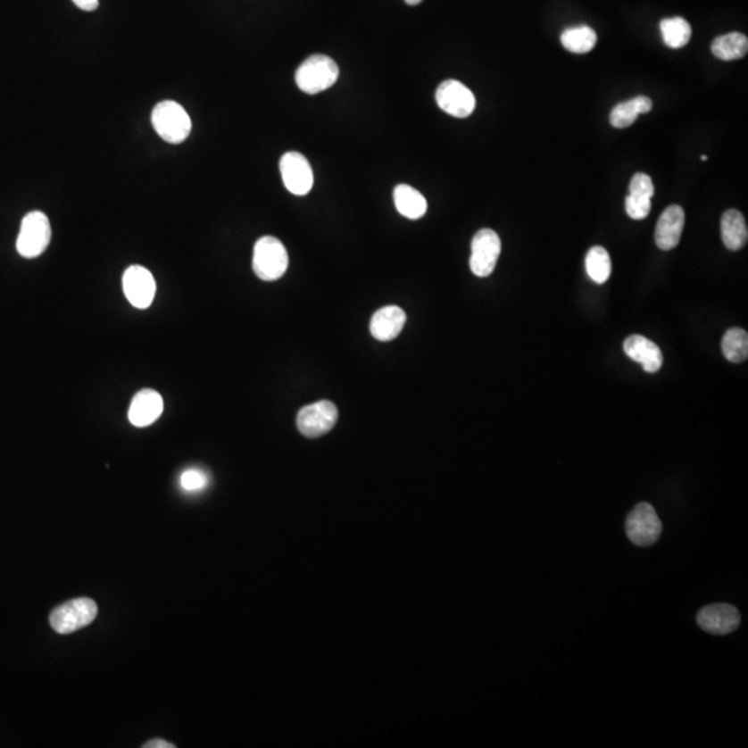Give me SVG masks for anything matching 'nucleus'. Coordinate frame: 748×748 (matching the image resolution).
I'll return each mask as SVG.
<instances>
[{
	"label": "nucleus",
	"mask_w": 748,
	"mask_h": 748,
	"mask_svg": "<svg viewBox=\"0 0 748 748\" xmlns=\"http://www.w3.org/2000/svg\"><path fill=\"white\" fill-rule=\"evenodd\" d=\"M722 242L729 250L739 251L747 245L748 229L743 213L737 210H727L720 220Z\"/></svg>",
	"instance_id": "17"
},
{
	"label": "nucleus",
	"mask_w": 748,
	"mask_h": 748,
	"mask_svg": "<svg viewBox=\"0 0 748 748\" xmlns=\"http://www.w3.org/2000/svg\"><path fill=\"white\" fill-rule=\"evenodd\" d=\"M396 210L408 220H420L427 212V200L420 192L409 185H398L394 189Z\"/></svg>",
	"instance_id": "18"
},
{
	"label": "nucleus",
	"mask_w": 748,
	"mask_h": 748,
	"mask_svg": "<svg viewBox=\"0 0 748 748\" xmlns=\"http://www.w3.org/2000/svg\"><path fill=\"white\" fill-rule=\"evenodd\" d=\"M625 529L632 544L640 547L652 546L661 536V519L652 504L642 502L627 514Z\"/></svg>",
	"instance_id": "6"
},
{
	"label": "nucleus",
	"mask_w": 748,
	"mask_h": 748,
	"mask_svg": "<svg viewBox=\"0 0 748 748\" xmlns=\"http://www.w3.org/2000/svg\"><path fill=\"white\" fill-rule=\"evenodd\" d=\"M340 77L337 62L323 54L308 57L295 72L297 87L308 95H318L330 89Z\"/></svg>",
	"instance_id": "2"
},
{
	"label": "nucleus",
	"mask_w": 748,
	"mask_h": 748,
	"mask_svg": "<svg viewBox=\"0 0 748 748\" xmlns=\"http://www.w3.org/2000/svg\"><path fill=\"white\" fill-rule=\"evenodd\" d=\"M501 251V238L495 230H478L471 242V272L478 278H488L495 270Z\"/></svg>",
	"instance_id": "7"
},
{
	"label": "nucleus",
	"mask_w": 748,
	"mask_h": 748,
	"mask_svg": "<svg viewBox=\"0 0 748 748\" xmlns=\"http://www.w3.org/2000/svg\"><path fill=\"white\" fill-rule=\"evenodd\" d=\"M624 351L629 358L636 361L647 373H656L661 369L662 353L660 346L644 336L634 334L624 341Z\"/></svg>",
	"instance_id": "15"
},
{
	"label": "nucleus",
	"mask_w": 748,
	"mask_h": 748,
	"mask_svg": "<svg viewBox=\"0 0 748 748\" xmlns=\"http://www.w3.org/2000/svg\"><path fill=\"white\" fill-rule=\"evenodd\" d=\"M153 127L158 137L172 145L185 142L192 132V120L179 103L172 100L158 103L153 110Z\"/></svg>",
	"instance_id": "1"
},
{
	"label": "nucleus",
	"mask_w": 748,
	"mask_h": 748,
	"mask_svg": "<svg viewBox=\"0 0 748 748\" xmlns=\"http://www.w3.org/2000/svg\"><path fill=\"white\" fill-rule=\"evenodd\" d=\"M585 265H586L587 275L597 285L606 283L611 275V258L606 248L600 245L587 251Z\"/></svg>",
	"instance_id": "23"
},
{
	"label": "nucleus",
	"mask_w": 748,
	"mask_h": 748,
	"mask_svg": "<svg viewBox=\"0 0 748 748\" xmlns=\"http://www.w3.org/2000/svg\"><path fill=\"white\" fill-rule=\"evenodd\" d=\"M685 211L680 205H669L657 222L656 245L660 250L669 251L677 247L684 232Z\"/></svg>",
	"instance_id": "14"
},
{
	"label": "nucleus",
	"mask_w": 748,
	"mask_h": 748,
	"mask_svg": "<svg viewBox=\"0 0 748 748\" xmlns=\"http://www.w3.org/2000/svg\"><path fill=\"white\" fill-rule=\"evenodd\" d=\"M52 240V228L49 220L41 211L27 213L21 222L17 251L24 258H37L45 253Z\"/></svg>",
	"instance_id": "5"
},
{
	"label": "nucleus",
	"mask_w": 748,
	"mask_h": 748,
	"mask_svg": "<svg viewBox=\"0 0 748 748\" xmlns=\"http://www.w3.org/2000/svg\"><path fill=\"white\" fill-rule=\"evenodd\" d=\"M722 353L729 362H744L748 356L747 331L739 328H729L722 338Z\"/></svg>",
	"instance_id": "24"
},
{
	"label": "nucleus",
	"mask_w": 748,
	"mask_h": 748,
	"mask_svg": "<svg viewBox=\"0 0 748 748\" xmlns=\"http://www.w3.org/2000/svg\"><path fill=\"white\" fill-rule=\"evenodd\" d=\"M629 195L652 198V195H654V183H652V178L644 172L635 173L631 183H629Z\"/></svg>",
	"instance_id": "27"
},
{
	"label": "nucleus",
	"mask_w": 748,
	"mask_h": 748,
	"mask_svg": "<svg viewBox=\"0 0 748 748\" xmlns=\"http://www.w3.org/2000/svg\"><path fill=\"white\" fill-rule=\"evenodd\" d=\"M207 474L203 473L202 470H197V469H189V470L183 471L182 476H180V486L187 492L202 491L207 486Z\"/></svg>",
	"instance_id": "26"
},
{
	"label": "nucleus",
	"mask_w": 748,
	"mask_h": 748,
	"mask_svg": "<svg viewBox=\"0 0 748 748\" xmlns=\"http://www.w3.org/2000/svg\"><path fill=\"white\" fill-rule=\"evenodd\" d=\"M338 420V409L330 401H319L303 406L297 416V427L303 436L318 438L333 430Z\"/></svg>",
	"instance_id": "8"
},
{
	"label": "nucleus",
	"mask_w": 748,
	"mask_h": 748,
	"mask_svg": "<svg viewBox=\"0 0 748 748\" xmlns=\"http://www.w3.org/2000/svg\"><path fill=\"white\" fill-rule=\"evenodd\" d=\"M660 29H661L664 44L671 49L686 46L692 37V27L682 17L662 20Z\"/></svg>",
	"instance_id": "21"
},
{
	"label": "nucleus",
	"mask_w": 748,
	"mask_h": 748,
	"mask_svg": "<svg viewBox=\"0 0 748 748\" xmlns=\"http://www.w3.org/2000/svg\"><path fill=\"white\" fill-rule=\"evenodd\" d=\"M712 54L725 62L743 59L747 54L748 39L740 32L718 37L711 45Z\"/></svg>",
	"instance_id": "20"
},
{
	"label": "nucleus",
	"mask_w": 748,
	"mask_h": 748,
	"mask_svg": "<svg viewBox=\"0 0 748 748\" xmlns=\"http://www.w3.org/2000/svg\"><path fill=\"white\" fill-rule=\"evenodd\" d=\"M625 210L632 220H644L652 211V198L642 195H627L625 200Z\"/></svg>",
	"instance_id": "25"
},
{
	"label": "nucleus",
	"mask_w": 748,
	"mask_h": 748,
	"mask_svg": "<svg viewBox=\"0 0 748 748\" xmlns=\"http://www.w3.org/2000/svg\"><path fill=\"white\" fill-rule=\"evenodd\" d=\"M597 35L591 27H572L561 34V45L569 52L585 54L596 46Z\"/></svg>",
	"instance_id": "22"
},
{
	"label": "nucleus",
	"mask_w": 748,
	"mask_h": 748,
	"mask_svg": "<svg viewBox=\"0 0 748 748\" xmlns=\"http://www.w3.org/2000/svg\"><path fill=\"white\" fill-rule=\"evenodd\" d=\"M122 287L128 301L139 310H145L152 305L157 290L152 272L140 265L129 266L125 270Z\"/></svg>",
	"instance_id": "10"
},
{
	"label": "nucleus",
	"mask_w": 748,
	"mask_h": 748,
	"mask_svg": "<svg viewBox=\"0 0 748 748\" xmlns=\"http://www.w3.org/2000/svg\"><path fill=\"white\" fill-rule=\"evenodd\" d=\"M77 7H79L81 10H85V12H93V10H96L99 7V0H72Z\"/></svg>",
	"instance_id": "28"
},
{
	"label": "nucleus",
	"mask_w": 748,
	"mask_h": 748,
	"mask_svg": "<svg viewBox=\"0 0 748 748\" xmlns=\"http://www.w3.org/2000/svg\"><path fill=\"white\" fill-rule=\"evenodd\" d=\"M740 621V612L730 604H711L700 610L697 614L699 627L712 635L732 634L739 627Z\"/></svg>",
	"instance_id": "12"
},
{
	"label": "nucleus",
	"mask_w": 748,
	"mask_h": 748,
	"mask_svg": "<svg viewBox=\"0 0 748 748\" xmlns=\"http://www.w3.org/2000/svg\"><path fill=\"white\" fill-rule=\"evenodd\" d=\"M97 604L89 597H78L53 610L50 627L60 635L74 634L96 619Z\"/></svg>",
	"instance_id": "4"
},
{
	"label": "nucleus",
	"mask_w": 748,
	"mask_h": 748,
	"mask_svg": "<svg viewBox=\"0 0 748 748\" xmlns=\"http://www.w3.org/2000/svg\"><path fill=\"white\" fill-rule=\"evenodd\" d=\"M406 4H411V6H416V4H421L423 0H405Z\"/></svg>",
	"instance_id": "30"
},
{
	"label": "nucleus",
	"mask_w": 748,
	"mask_h": 748,
	"mask_svg": "<svg viewBox=\"0 0 748 748\" xmlns=\"http://www.w3.org/2000/svg\"><path fill=\"white\" fill-rule=\"evenodd\" d=\"M162 411H164L162 396L154 390H143L133 396L129 411H128V419L133 426L143 428L157 421V419L162 415Z\"/></svg>",
	"instance_id": "13"
},
{
	"label": "nucleus",
	"mask_w": 748,
	"mask_h": 748,
	"mask_svg": "<svg viewBox=\"0 0 748 748\" xmlns=\"http://www.w3.org/2000/svg\"><path fill=\"white\" fill-rule=\"evenodd\" d=\"M436 102L439 109L455 118H467L476 110V97L466 85L448 79L436 87Z\"/></svg>",
	"instance_id": "9"
},
{
	"label": "nucleus",
	"mask_w": 748,
	"mask_h": 748,
	"mask_svg": "<svg viewBox=\"0 0 748 748\" xmlns=\"http://www.w3.org/2000/svg\"><path fill=\"white\" fill-rule=\"evenodd\" d=\"M406 323V313L399 306H384L370 320V333L376 340L391 341L398 337Z\"/></svg>",
	"instance_id": "16"
},
{
	"label": "nucleus",
	"mask_w": 748,
	"mask_h": 748,
	"mask_svg": "<svg viewBox=\"0 0 748 748\" xmlns=\"http://www.w3.org/2000/svg\"><path fill=\"white\" fill-rule=\"evenodd\" d=\"M177 745L173 744V743L165 742V740L162 739H154L150 740V742L145 743L143 744V748H175Z\"/></svg>",
	"instance_id": "29"
},
{
	"label": "nucleus",
	"mask_w": 748,
	"mask_h": 748,
	"mask_svg": "<svg viewBox=\"0 0 748 748\" xmlns=\"http://www.w3.org/2000/svg\"><path fill=\"white\" fill-rule=\"evenodd\" d=\"M280 173L286 189L293 195H305L312 190V167L300 153L288 152L280 158Z\"/></svg>",
	"instance_id": "11"
},
{
	"label": "nucleus",
	"mask_w": 748,
	"mask_h": 748,
	"mask_svg": "<svg viewBox=\"0 0 748 748\" xmlns=\"http://www.w3.org/2000/svg\"><path fill=\"white\" fill-rule=\"evenodd\" d=\"M288 268V253L278 238L261 237L253 247V270L265 282H275Z\"/></svg>",
	"instance_id": "3"
},
{
	"label": "nucleus",
	"mask_w": 748,
	"mask_h": 748,
	"mask_svg": "<svg viewBox=\"0 0 748 748\" xmlns=\"http://www.w3.org/2000/svg\"><path fill=\"white\" fill-rule=\"evenodd\" d=\"M652 109V102L650 97L637 96L617 104L610 114V122L612 127L624 129V128L631 127L640 114H646Z\"/></svg>",
	"instance_id": "19"
}]
</instances>
